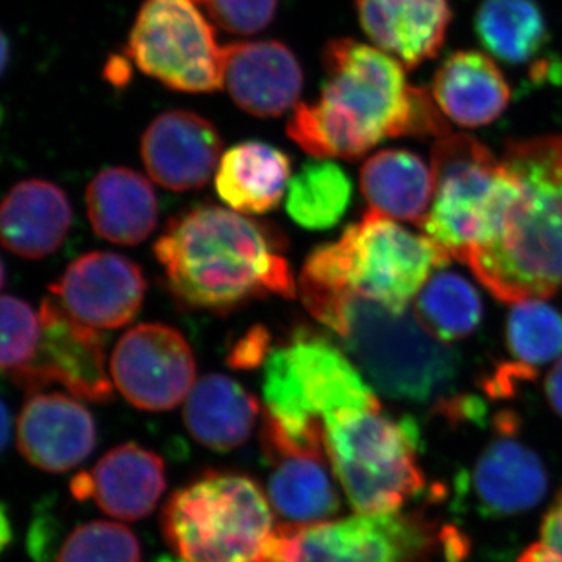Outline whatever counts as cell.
I'll list each match as a JSON object with an SVG mask.
<instances>
[{
    "label": "cell",
    "instance_id": "603a6c76",
    "mask_svg": "<svg viewBox=\"0 0 562 562\" xmlns=\"http://www.w3.org/2000/svg\"><path fill=\"white\" fill-rule=\"evenodd\" d=\"M431 94L443 116L469 128L492 124L512 101V88L501 68L476 50L449 55L436 70Z\"/></svg>",
    "mask_w": 562,
    "mask_h": 562
},
{
    "label": "cell",
    "instance_id": "30bf717a",
    "mask_svg": "<svg viewBox=\"0 0 562 562\" xmlns=\"http://www.w3.org/2000/svg\"><path fill=\"white\" fill-rule=\"evenodd\" d=\"M435 525L419 514H357L346 519L273 528L254 562H425Z\"/></svg>",
    "mask_w": 562,
    "mask_h": 562
},
{
    "label": "cell",
    "instance_id": "e575fe53",
    "mask_svg": "<svg viewBox=\"0 0 562 562\" xmlns=\"http://www.w3.org/2000/svg\"><path fill=\"white\" fill-rule=\"evenodd\" d=\"M211 20L233 35H255L276 20L279 0H202Z\"/></svg>",
    "mask_w": 562,
    "mask_h": 562
},
{
    "label": "cell",
    "instance_id": "ab89813d",
    "mask_svg": "<svg viewBox=\"0 0 562 562\" xmlns=\"http://www.w3.org/2000/svg\"><path fill=\"white\" fill-rule=\"evenodd\" d=\"M132 70L131 66H128L127 60L124 57H117V55H113L109 61H106L105 68V77L110 80L111 85H122L127 83V80L131 79Z\"/></svg>",
    "mask_w": 562,
    "mask_h": 562
},
{
    "label": "cell",
    "instance_id": "3957f363",
    "mask_svg": "<svg viewBox=\"0 0 562 562\" xmlns=\"http://www.w3.org/2000/svg\"><path fill=\"white\" fill-rule=\"evenodd\" d=\"M341 339L369 384L392 401L441 403L453 391L460 355L431 335L414 312H394L358 295L303 302Z\"/></svg>",
    "mask_w": 562,
    "mask_h": 562
},
{
    "label": "cell",
    "instance_id": "60d3db41",
    "mask_svg": "<svg viewBox=\"0 0 562 562\" xmlns=\"http://www.w3.org/2000/svg\"><path fill=\"white\" fill-rule=\"evenodd\" d=\"M11 435V417L5 403L0 401V453L5 450L7 443L10 441Z\"/></svg>",
    "mask_w": 562,
    "mask_h": 562
},
{
    "label": "cell",
    "instance_id": "f546056e",
    "mask_svg": "<svg viewBox=\"0 0 562 562\" xmlns=\"http://www.w3.org/2000/svg\"><path fill=\"white\" fill-rule=\"evenodd\" d=\"M351 199V181L330 160L308 161L288 187L286 210L306 231H328L342 220Z\"/></svg>",
    "mask_w": 562,
    "mask_h": 562
},
{
    "label": "cell",
    "instance_id": "7a4b0ae2",
    "mask_svg": "<svg viewBox=\"0 0 562 562\" xmlns=\"http://www.w3.org/2000/svg\"><path fill=\"white\" fill-rule=\"evenodd\" d=\"M154 251L173 295L192 308L231 312L268 295L295 297L279 238L231 210L209 205L181 214Z\"/></svg>",
    "mask_w": 562,
    "mask_h": 562
},
{
    "label": "cell",
    "instance_id": "1f68e13d",
    "mask_svg": "<svg viewBox=\"0 0 562 562\" xmlns=\"http://www.w3.org/2000/svg\"><path fill=\"white\" fill-rule=\"evenodd\" d=\"M138 538L131 528L94 520L80 525L63 543L55 562H140Z\"/></svg>",
    "mask_w": 562,
    "mask_h": 562
},
{
    "label": "cell",
    "instance_id": "8fae6325",
    "mask_svg": "<svg viewBox=\"0 0 562 562\" xmlns=\"http://www.w3.org/2000/svg\"><path fill=\"white\" fill-rule=\"evenodd\" d=\"M125 50L169 90L203 94L224 87L225 46L202 0H146Z\"/></svg>",
    "mask_w": 562,
    "mask_h": 562
},
{
    "label": "cell",
    "instance_id": "9a60e30c",
    "mask_svg": "<svg viewBox=\"0 0 562 562\" xmlns=\"http://www.w3.org/2000/svg\"><path fill=\"white\" fill-rule=\"evenodd\" d=\"M261 443L272 465L266 495L284 524H319L339 513L341 497L328 469L325 443L294 442L265 414Z\"/></svg>",
    "mask_w": 562,
    "mask_h": 562
},
{
    "label": "cell",
    "instance_id": "4dcf8cb0",
    "mask_svg": "<svg viewBox=\"0 0 562 562\" xmlns=\"http://www.w3.org/2000/svg\"><path fill=\"white\" fill-rule=\"evenodd\" d=\"M505 331L513 364L531 375L562 355V314L542 299L514 303Z\"/></svg>",
    "mask_w": 562,
    "mask_h": 562
},
{
    "label": "cell",
    "instance_id": "6da1fadb",
    "mask_svg": "<svg viewBox=\"0 0 562 562\" xmlns=\"http://www.w3.org/2000/svg\"><path fill=\"white\" fill-rule=\"evenodd\" d=\"M317 102H299L288 136L313 158L358 160L387 138H442L449 122L431 91L412 87L405 66L376 46L328 41Z\"/></svg>",
    "mask_w": 562,
    "mask_h": 562
},
{
    "label": "cell",
    "instance_id": "f1b7e54d",
    "mask_svg": "<svg viewBox=\"0 0 562 562\" xmlns=\"http://www.w3.org/2000/svg\"><path fill=\"white\" fill-rule=\"evenodd\" d=\"M413 312L435 338L449 344L469 338L479 328L483 303L460 273L436 272L416 295Z\"/></svg>",
    "mask_w": 562,
    "mask_h": 562
},
{
    "label": "cell",
    "instance_id": "ffe728a7",
    "mask_svg": "<svg viewBox=\"0 0 562 562\" xmlns=\"http://www.w3.org/2000/svg\"><path fill=\"white\" fill-rule=\"evenodd\" d=\"M70 490L80 501L94 498L109 516L135 522L149 516L161 501L165 462L138 443H122L103 454L90 473L76 476Z\"/></svg>",
    "mask_w": 562,
    "mask_h": 562
},
{
    "label": "cell",
    "instance_id": "4316f807",
    "mask_svg": "<svg viewBox=\"0 0 562 562\" xmlns=\"http://www.w3.org/2000/svg\"><path fill=\"white\" fill-rule=\"evenodd\" d=\"M290 155L261 140L236 144L222 155L216 191L231 209L244 214L276 210L291 181Z\"/></svg>",
    "mask_w": 562,
    "mask_h": 562
},
{
    "label": "cell",
    "instance_id": "74e56055",
    "mask_svg": "<svg viewBox=\"0 0 562 562\" xmlns=\"http://www.w3.org/2000/svg\"><path fill=\"white\" fill-rule=\"evenodd\" d=\"M547 401L558 416L562 417V360L558 361L546 380Z\"/></svg>",
    "mask_w": 562,
    "mask_h": 562
},
{
    "label": "cell",
    "instance_id": "7402d4cb",
    "mask_svg": "<svg viewBox=\"0 0 562 562\" xmlns=\"http://www.w3.org/2000/svg\"><path fill=\"white\" fill-rule=\"evenodd\" d=\"M70 224L68 195L50 181H21L0 202V243L29 260L49 257L60 249Z\"/></svg>",
    "mask_w": 562,
    "mask_h": 562
},
{
    "label": "cell",
    "instance_id": "44dd1931",
    "mask_svg": "<svg viewBox=\"0 0 562 562\" xmlns=\"http://www.w3.org/2000/svg\"><path fill=\"white\" fill-rule=\"evenodd\" d=\"M355 7L373 46L405 69L435 58L452 22L449 0H355Z\"/></svg>",
    "mask_w": 562,
    "mask_h": 562
},
{
    "label": "cell",
    "instance_id": "d6a6232c",
    "mask_svg": "<svg viewBox=\"0 0 562 562\" xmlns=\"http://www.w3.org/2000/svg\"><path fill=\"white\" fill-rule=\"evenodd\" d=\"M41 317L31 303L0 295V373L11 376L32 361L38 349Z\"/></svg>",
    "mask_w": 562,
    "mask_h": 562
},
{
    "label": "cell",
    "instance_id": "d6986e66",
    "mask_svg": "<svg viewBox=\"0 0 562 562\" xmlns=\"http://www.w3.org/2000/svg\"><path fill=\"white\" fill-rule=\"evenodd\" d=\"M224 87L251 116L279 117L301 99L302 65L280 41L232 43L224 50Z\"/></svg>",
    "mask_w": 562,
    "mask_h": 562
},
{
    "label": "cell",
    "instance_id": "f35d334b",
    "mask_svg": "<svg viewBox=\"0 0 562 562\" xmlns=\"http://www.w3.org/2000/svg\"><path fill=\"white\" fill-rule=\"evenodd\" d=\"M517 562H562V554L541 541L525 549Z\"/></svg>",
    "mask_w": 562,
    "mask_h": 562
},
{
    "label": "cell",
    "instance_id": "ac0fdd59",
    "mask_svg": "<svg viewBox=\"0 0 562 562\" xmlns=\"http://www.w3.org/2000/svg\"><path fill=\"white\" fill-rule=\"evenodd\" d=\"M16 442L22 457L40 471L63 473L90 457L98 430L79 398L36 392L18 417Z\"/></svg>",
    "mask_w": 562,
    "mask_h": 562
},
{
    "label": "cell",
    "instance_id": "7bdbcfd3",
    "mask_svg": "<svg viewBox=\"0 0 562 562\" xmlns=\"http://www.w3.org/2000/svg\"><path fill=\"white\" fill-rule=\"evenodd\" d=\"M10 63V43L7 40L5 33L0 31V77L5 72L7 66Z\"/></svg>",
    "mask_w": 562,
    "mask_h": 562
},
{
    "label": "cell",
    "instance_id": "ee69618b",
    "mask_svg": "<svg viewBox=\"0 0 562 562\" xmlns=\"http://www.w3.org/2000/svg\"><path fill=\"white\" fill-rule=\"evenodd\" d=\"M155 562H187V561L181 560V558L161 557V558H158V560Z\"/></svg>",
    "mask_w": 562,
    "mask_h": 562
},
{
    "label": "cell",
    "instance_id": "cb8c5ba5",
    "mask_svg": "<svg viewBox=\"0 0 562 562\" xmlns=\"http://www.w3.org/2000/svg\"><path fill=\"white\" fill-rule=\"evenodd\" d=\"M87 210L95 235L120 246H136L157 227L154 187L128 168L99 172L88 184Z\"/></svg>",
    "mask_w": 562,
    "mask_h": 562
},
{
    "label": "cell",
    "instance_id": "f6af8a7d",
    "mask_svg": "<svg viewBox=\"0 0 562 562\" xmlns=\"http://www.w3.org/2000/svg\"><path fill=\"white\" fill-rule=\"evenodd\" d=\"M5 283V268H3V262L0 260V288Z\"/></svg>",
    "mask_w": 562,
    "mask_h": 562
},
{
    "label": "cell",
    "instance_id": "2e32d148",
    "mask_svg": "<svg viewBox=\"0 0 562 562\" xmlns=\"http://www.w3.org/2000/svg\"><path fill=\"white\" fill-rule=\"evenodd\" d=\"M147 283L138 265L111 251H91L72 261L50 292L81 324L116 330L135 319Z\"/></svg>",
    "mask_w": 562,
    "mask_h": 562
},
{
    "label": "cell",
    "instance_id": "484cf974",
    "mask_svg": "<svg viewBox=\"0 0 562 562\" xmlns=\"http://www.w3.org/2000/svg\"><path fill=\"white\" fill-rule=\"evenodd\" d=\"M260 416L257 398L241 384L221 373H209L195 382L183 420L192 438L214 452H232L247 442Z\"/></svg>",
    "mask_w": 562,
    "mask_h": 562
},
{
    "label": "cell",
    "instance_id": "d590c367",
    "mask_svg": "<svg viewBox=\"0 0 562 562\" xmlns=\"http://www.w3.org/2000/svg\"><path fill=\"white\" fill-rule=\"evenodd\" d=\"M271 336L265 327H255L233 347L228 364L236 369H254L268 358Z\"/></svg>",
    "mask_w": 562,
    "mask_h": 562
},
{
    "label": "cell",
    "instance_id": "8d00e7d4",
    "mask_svg": "<svg viewBox=\"0 0 562 562\" xmlns=\"http://www.w3.org/2000/svg\"><path fill=\"white\" fill-rule=\"evenodd\" d=\"M541 541L562 554V492L550 505L541 525Z\"/></svg>",
    "mask_w": 562,
    "mask_h": 562
},
{
    "label": "cell",
    "instance_id": "277c9868",
    "mask_svg": "<svg viewBox=\"0 0 562 562\" xmlns=\"http://www.w3.org/2000/svg\"><path fill=\"white\" fill-rule=\"evenodd\" d=\"M450 258L428 236L414 235L369 210L338 241L322 244L308 255L301 276L302 302L353 294L403 312Z\"/></svg>",
    "mask_w": 562,
    "mask_h": 562
},
{
    "label": "cell",
    "instance_id": "e0dca14e",
    "mask_svg": "<svg viewBox=\"0 0 562 562\" xmlns=\"http://www.w3.org/2000/svg\"><path fill=\"white\" fill-rule=\"evenodd\" d=\"M222 138L213 122L187 110L166 111L140 139V158L150 179L166 190H202L221 161Z\"/></svg>",
    "mask_w": 562,
    "mask_h": 562
},
{
    "label": "cell",
    "instance_id": "b9f144b4",
    "mask_svg": "<svg viewBox=\"0 0 562 562\" xmlns=\"http://www.w3.org/2000/svg\"><path fill=\"white\" fill-rule=\"evenodd\" d=\"M11 538H13V530H11L9 513H7L5 506L0 503V553L7 549Z\"/></svg>",
    "mask_w": 562,
    "mask_h": 562
},
{
    "label": "cell",
    "instance_id": "7c38bea8",
    "mask_svg": "<svg viewBox=\"0 0 562 562\" xmlns=\"http://www.w3.org/2000/svg\"><path fill=\"white\" fill-rule=\"evenodd\" d=\"M40 317L35 357L9 376L11 382L29 392L60 384L79 401L109 402L113 384L106 372L105 339L101 333L74 319L54 297L43 302Z\"/></svg>",
    "mask_w": 562,
    "mask_h": 562
},
{
    "label": "cell",
    "instance_id": "d4e9b609",
    "mask_svg": "<svg viewBox=\"0 0 562 562\" xmlns=\"http://www.w3.org/2000/svg\"><path fill=\"white\" fill-rule=\"evenodd\" d=\"M475 33L497 60L512 66L530 65L536 83L561 76L560 63L538 61L550 36L535 0H483L475 14Z\"/></svg>",
    "mask_w": 562,
    "mask_h": 562
},
{
    "label": "cell",
    "instance_id": "8992f818",
    "mask_svg": "<svg viewBox=\"0 0 562 562\" xmlns=\"http://www.w3.org/2000/svg\"><path fill=\"white\" fill-rule=\"evenodd\" d=\"M272 530L268 495L239 472L202 473L162 506L165 541L187 562H254Z\"/></svg>",
    "mask_w": 562,
    "mask_h": 562
},
{
    "label": "cell",
    "instance_id": "4fadbf2b",
    "mask_svg": "<svg viewBox=\"0 0 562 562\" xmlns=\"http://www.w3.org/2000/svg\"><path fill=\"white\" fill-rule=\"evenodd\" d=\"M114 386L143 412H168L195 384L190 344L176 328L140 324L122 336L110 362Z\"/></svg>",
    "mask_w": 562,
    "mask_h": 562
},
{
    "label": "cell",
    "instance_id": "5bb4252c",
    "mask_svg": "<svg viewBox=\"0 0 562 562\" xmlns=\"http://www.w3.org/2000/svg\"><path fill=\"white\" fill-rule=\"evenodd\" d=\"M494 425L497 436L484 447L471 475L462 476V487L471 491L483 516L503 519L536 508L549 492V473L539 454L516 438V414H498Z\"/></svg>",
    "mask_w": 562,
    "mask_h": 562
},
{
    "label": "cell",
    "instance_id": "5b68a950",
    "mask_svg": "<svg viewBox=\"0 0 562 562\" xmlns=\"http://www.w3.org/2000/svg\"><path fill=\"white\" fill-rule=\"evenodd\" d=\"M265 416L299 443H325V422L382 408L350 358L328 339L301 331L269 351L262 379Z\"/></svg>",
    "mask_w": 562,
    "mask_h": 562
},
{
    "label": "cell",
    "instance_id": "52a82bcc",
    "mask_svg": "<svg viewBox=\"0 0 562 562\" xmlns=\"http://www.w3.org/2000/svg\"><path fill=\"white\" fill-rule=\"evenodd\" d=\"M324 428L331 471L355 513H397L424 491L420 431L412 417L362 409L339 414Z\"/></svg>",
    "mask_w": 562,
    "mask_h": 562
},
{
    "label": "cell",
    "instance_id": "83f0119b",
    "mask_svg": "<svg viewBox=\"0 0 562 562\" xmlns=\"http://www.w3.org/2000/svg\"><path fill=\"white\" fill-rule=\"evenodd\" d=\"M361 191L371 210L390 220L416 222L430 210L435 181L419 155L405 149L376 151L361 168Z\"/></svg>",
    "mask_w": 562,
    "mask_h": 562
},
{
    "label": "cell",
    "instance_id": "836d02e7",
    "mask_svg": "<svg viewBox=\"0 0 562 562\" xmlns=\"http://www.w3.org/2000/svg\"><path fill=\"white\" fill-rule=\"evenodd\" d=\"M503 165L513 172L543 181L562 205V138L546 136L506 144Z\"/></svg>",
    "mask_w": 562,
    "mask_h": 562
},
{
    "label": "cell",
    "instance_id": "ba28073f",
    "mask_svg": "<svg viewBox=\"0 0 562 562\" xmlns=\"http://www.w3.org/2000/svg\"><path fill=\"white\" fill-rule=\"evenodd\" d=\"M431 172L435 198L417 227L462 261L495 238L522 188L483 143L461 133L436 140Z\"/></svg>",
    "mask_w": 562,
    "mask_h": 562
},
{
    "label": "cell",
    "instance_id": "9c48e42d",
    "mask_svg": "<svg viewBox=\"0 0 562 562\" xmlns=\"http://www.w3.org/2000/svg\"><path fill=\"white\" fill-rule=\"evenodd\" d=\"M512 173L522 188L519 198L495 238L462 262L495 299L514 305L552 297L562 286V205L541 180Z\"/></svg>",
    "mask_w": 562,
    "mask_h": 562
}]
</instances>
